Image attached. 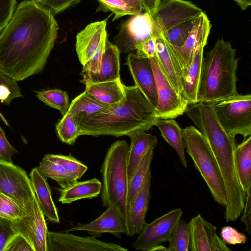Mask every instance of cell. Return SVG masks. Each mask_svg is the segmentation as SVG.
<instances>
[{"mask_svg": "<svg viewBox=\"0 0 251 251\" xmlns=\"http://www.w3.org/2000/svg\"><path fill=\"white\" fill-rule=\"evenodd\" d=\"M58 30L50 11L35 0L21 2L0 34V72L16 81L41 72Z\"/></svg>", "mask_w": 251, "mask_h": 251, "instance_id": "6da1fadb", "label": "cell"}, {"mask_svg": "<svg viewBox=\"0 0 251 251\" xmlns=\"http://www.w3.org/2000/svg\"><path fill=\"white\" fill-rule=\"evenodd\" d=\"M125 92L120 102L81 121L79 135L120 137L151 129L158 119L155 108L135 85H125Z\"/></svg>", "mask_w": 251, "mask_h": 251, "instance_id": "7a4b0ae2", "label": "cell"}, {"mask_svg": "<svg viewBox=\"0 0 251 251\" xmlns=\"http://www.w3.org/2000/svg\"><path fill=\"white\" fill-rule=\"evenodd\" d=\"M239 59L230 42L219 39L203 57L199 84L198 102L212 103L237 94Z\"/></svg>", "mask_w": 251, "mask_h": 251, "instance_id": "3957f363", "label": "cell"}, {"mask_svg": "<svg viewBox=\"0 0 251 251\" xmlns=\"http://www.w3.org/2000/svg\"><path fill=\"white\" fill-rule=\"evenodd\" d=\"M129 144L117 140L108 148L100 168L103 206H115L122 215L126 228L128 218V154Z\"/></svg>", "mask_w": 251, "mask_h": 251, "instance_id": "277c9868", "label": "cell"}, {"mask_svg": "<svg viewBox=\"0 0 251 251\" xmlns=\"http://www.w3.org/2000/svg\"><path fill=\"white\" fill-rule=\"evenodd\" d=\"M184 147L196 169L209 189L214 201L226 207V199L222 175L206 138L194 126L183 129Z\"/></svg>", "mask_w": 251, "mask_h": 251, "instance_id": "5b68a950", "label": "cell"}, {"mask_svg": "<svg viewBox=\"0 0 251 251\" xmlns=\"http://www.w3.org/2000/svg\"><path fill=\"white\" fill-rule=\"evenodd\" d=\"M217 119L229 135H251V94H237L211 103Z\"/></svg>", "mask_w": 251, "mask_h": 251, "instance_id": "8992f818", "label": "cell"}, {"mask_svg": "<svg viewBox=\"0 0 251 251\" xmlns=\"http://www.w3.org/2000/svg\"><path fill=\"white\" fill-rule=\"evenodd\" d=\"M183 213L180 208H175L151 223H145L133 247L141 251H165L166 247L161 244L169 240Z\"/></svg>", "mask_w": 251, "mask_h": 251, "instance_id": "52a82bcc", "label": "cell"}, {"mask_svg": "<svg viewBox=\"0 0 251 251\" xmlns=\"http://www.w3.org/2000/svg\"><path fill=\"white\" fill-rule=\"evenodd\" d=\"M25 208L26 214L12 221V227L16 234L21 235L29 242L34 251H47L48 231L35 194Z\"/></svg>", "mask_w": 251, "mask_h": 251, "instance_id": "ba28073f", "label": "cell"}, {"mask_svg": "<svg viewBox=\"0 0 251 251\" xmlns=\"http://www.w3.org/2000/svg\"><path fill=\"white\" fill-rule=\"evenodd\" d=\"M202 10L190 1L183 0H163L151 17L154 34L162 35L173 27L197 19Z\"/></svg>", "mask_w": 251, "mask_h": 251, "instance_id": "9c48e42d", "label": "cell"}, {"mask_svg": "<svg viewBox=\"0 0 251 251\" xmlns=\"http://www.w3.org/2000/svg\"><path fill=\"white\" fill-rule=\"evenodd\" d=\"M154 74L157 95L156 116L160 119H175L185 113L187 101L179 96L162 72L155 57L150 58Z\"/></svg>", "mask_w": 251, "mask_h": 251, "instance_id": "30bf717a", "label": "cell"}, {"mask_svg": "<svg viewBox=\"0 0 251 251\" xmlns=\"http://www.w3.org/2000/svg\"><path fill=\"white\" fill-rule=\"evenodd\" d=\"M0 193L25 207L35 194L26 172L13 162L0 160Z\"/></svg>", "mask_w": 251, "mask_h": 251, "instance_id": "8fae6325", "label": "cell"}, {"mask_svg": "<svg viewBox=\"0 0 251 251\" xmlns=\"http://www.w3.org/2000/svg\"><path fill=\"white\" fill-rule=\"evenodd\" d=\"M121 23L114 43L120 52L129 53L136 50L143 41L156 36L151 17L147 13H140Z\"/></svg>", "mask_w": 251, "mask_h": 251, "instance_id": "7c38bea8", "label": "cell"}, {"mask_svg": "<svg viewBox=\"0 0 251 251\" xmlns=\"http://www.w3.org/2000/svg\"><path fill=\"white\" fill-rule=\"evenodd\" d=\"M113 242L99 240L96 237H81L66 232L48 231L47 251H127Z\"/></svg>", "mask_w": 251, "mask_h": 251, "instance_id": "4fadbf2b", "label": "cell"}, {"mask_svg": "<svg viewBox=\"0 0 251 251\" xmlns=\"http://www.w3.org/2000/svg\"><path fill=\"white\" fill-rule=\"evenodd\" d=\"M211 27L210 21L203 11L196 19L191 32L183 46L176 47L167 42L181 68L183 78L192 62L197 48L203 44H207Z\"/></svg>", "mask_w": 251, "mask_h": 251, "instance_id": "5bb4252c", "label": "cell"}, {"mask_svg": "<svg viewBox=\"0 0 251 251\" xmlns=\"http://www.w3.org/2000/svg\"><path fill=\"white\" fill-rule=\"evenodd\" d=\"M188 224L189 251H231L217 234V228L200 214L191 219Z\"/></svg>", "mask_w": 251, "mask_h": 251, "instance_id": "9a60e30c", "label": "cell"}, {"mask_svg": "<svg viewBox=\"0 0 251 251\" xmlns=\"http://www.w3.org/2000/svg\"><path fill=\"white\" fill-rule=\"evenodd\" d=\"M126 64L138 87L155 108L157 102L156 81L150 59L137 54L130 53Z\"/></svg>", "mask_w": 251, "mask_h": 251, "instance_id": "2e32d148", "label": "cell"}, {"mask_svg": "<svg viewBox=\"0 0 251 251\" xmlns=\"http://www.w3.org/2000/svg\"><path fill=\"white\" fill-rule=\"evenodd\" d=\"M84 231L94 237H100L102 234L109 233L120 237L126 234V228L124 219L117 208L110 206L99 217L84 224H78L63 232Z\"/></svg>", "mask_w": 251, "mask_h": 251, "instance_id": "e0dca14e", "label": "cell"}, {"mask_svg": "<svg viewBox=\"0 0 251 251\" xmlns=\"http://www.w3.org/2000/svg\"><path fill=\"white\" fill-rule=\"evenodd\" d=\"M107 19L91 23L76 35V51L81 64L85 65L100 45L108 38Z\"/></svg>", "mask_w": 251, "mask_h": 251, "instance_id": "ac0fdd59", "label": "cell"}, {"mask_svg": "<svg viewBox=\"0 0 251 251\" xmlns=\"http://www.w3.org/2000/svg\"><path fill=\"white\" fill-rule=\"evenodd\" d=\"M155 57L172 86L183 98L182 71L168 43L161 35L157 36Z\"/></svg>", "mask_w": 251, "mask_h": 251, "instance_id": "d6986e66", "label": "cell"}, {"mask_svg": "<svg viewBox=\"0 0 251 251\" xmlns=\"http://www.w3.org/2000/svg\"><path fill=\"white\" fill-rule=\"evenodd\" d=\"M151 176L148 173L144 183L130 206L126 235L133 236L138 234L146 223L145 218L150 200Z\"/></svg>", "mask_w": 251, "mask_h": 251, "instance_id": "ffe728a7", "label": "cell"}, {"mask_svg": "<svg viewBox=\"0 0 251 251\" xmlns=\"http://www.w3.org/2000/svg\"><path fill=\"white\" fill-rule=\"evenodd\" d=\"M120 51L116 45L106 41L100 71L97 73H90L81 75V82L100 83L112 81L120 78Z\"/></svg>", "mask_w": 251, "mask_h": 251, "instance_id": "44dd1931", "label": "cell"}, {"mask_svg": "<svg viewBox=\"0 0 251 251\" xmlns=\"http://www.w3.org/2000/svg\"><path fill=\"white\" fill-rule=\"evenodd\" d=\"M128 136L131 141L128 154V176L129 181L136 172L144 157L157 146L156 136L145 131H137Z\"/></svg>", "mask_w": 251, "mask_h": 251, "instance_id": "7402d4cb", "label": "cell"}, {"mask_svg": "<svg viewBox=\"0 0 251 251\" xmlns=\"http://www.w3.org/2000/svg\"><path fill=\"white\" fill-rule=\"evenodd\" d=\"M30 180L42 211L47 219L54 223H59L60 218L53 201L50 188L47 179L38 172L36 167L30 173Z\"/></svg>", "mask_w": 251, "mask_h": 251, "instance_id": "603a6c76", "label": "cell"}, {"mask_svg": "<svg viewBox=\"0 0 251 251\" xmlns=\"http://www.w3.org/2000/svg\"><path fill=\"white\" fill-rule=\"evenodd\" d=\"M102 187V183L96 178L81 182L76 180L58 189V201L70 204L80 199H92L101 193Z\"/></svg>", "mask_w": 251, "mask_h": 251, "instance_id": "cb8c5ba5", "label": "cell"}, {"mask_svg": "<svg viewBox=\"0 0 251 251\" xmlns=\"http://www.w3.org/2000/svg\"><path fill=\"white\" fill-rule=\"evenodd\" d=\"M85 91L98 101L112 105L120 102L125 97V85L120 78L100 83H86Z\"/></svg>", "mask_w": 251, "mask_h": 251, "instance_id": "d4e9b609", "label": "cell"}, {"mask_svg": "<svg viewBox=\"0 0 251 251\" xmlns=\"http://www.w3.org/2000/svg\"><path fill=\"white\" fill-rule=\"evenodd\" d=\"M206 45L203 44L197 48L192 62L183 78V97L188 105L198 102V87L204 57V48Z\"/></svg>", "mask_w": 251, "mask_h": 251, "instance_id": "484cf974", "label": "cell"}, {"mask_svg": "<svg viewBox=\"0 0 251 251\" xmlns=\"http://www.w3.org/2000/svg\"><path fill=\"white\" fill-rule=\"evenodd\" d=\"M235 171L240 185L246 193L251 188V136L236 145L234 152Z\"/></svg>", "mask_w": 251, "mask_h": 251, "instance_id": "4316f807", "label": "cell"}, {"mask_svg": "<svg viewBox=\"0 0 251 251\" xmlns=\"http://www.w3.org/2000/svg\"><path fill=\"white\" fill-rule=\"evenodd\" d=\"M154 126L158 128L164 139L174 149L183 166L187 168L183 130L178 123L173 119L158 118Z\"/></svg>", "mask_w": 251, "mask_h": 251, "instance_id": "83f0119b", "label": "cell"}, {"mask_svg": "<svg viewBox=\"0 0 251 251\" xmlns=\"http://www.w3.org/2000/svg\"><path fill=\"white\" fill-rule=\"evenodd\" d=\"M110 106L98 101L84 91L72 100L68 112L78 126L83 120L107 110Z\"/></svg>", "mask_w": 251, "mask_h": 251, "instance_id": "f1b7e54d", "label": "cell"}, {"mask_svg": "<svg viewBox=\"0 0 251 251\" xmlns=\"http://www.w3.org/2000/svg\"><path fill=\"white\" fill-rule=\"evenodd\" d=\"M36 168L43 177L55 181L61 187L77 180L62 165L45 157L43 158Z\"/></svg>", "mask_w": 251, "mask_h": 251, "instance_id": "f546056e", "label": "cell"}, {"mask_svg": "<svg viewBox=\"0 0 251 251\" xmlns=\"http://www.w3.org/2000/svg\"><path fill=\"white\" fill-rule=\"evenodd\" d=\"M154 154V150H151L144 157L129 181L127 195L128 211L135 197L141 188L148 173L150 171Z\"/></svg>", "mask_w": 251, "mask_h": 251, "instance_id": "4dcf8cb0", "label": "cell"}, {"mask_svg": "<svg viewBox=\"0 0 251 251\" xmlns=\"http://www.w3.org/2000/svg\"><path fill=\"white\" fill-rule=\"evenodd\" d=\"M36 96L46 105L58 110L62 116L69 110V96L65 91L58 89L43 90L37 92Z\"/></svg>", "mask_w": 251, "mask_h": 251, "instance_id": "1f68e13d", "label": "cell"}, {"mask_svg": "<svg viewBox=\"0 0 251 251\" xmlns=\"http://www.w3.org/2000/svg\"><path fill=\"white\" fill-rule=\"evenodd\" d=\"M166 251H189L190 234L186 221L180 219L168 241Z\"/></svg>", "mask_w": 251, "mask_h": 251, "instance_id": "d6a6232c", "label": "cell"}, {"mask_svg": "<svg viewBox=\"0 0 251 251\" xmlns=\"http://www.w3.org/2000/svg\"><path fill=\"white\" fill-rule=\"evenodd\" d=\"M60 140L68 145H73L80 136L78 126L74 118L67 112L55 126Z\"/></svg>", "mask_w": 251, "mask_h": 251, "instance_id": "836d02e7", "label": "cell"}, {"mask_svg": "<svg viewBox=\"0 0 251 251\" xmlns=\"http://www.w3.org/2000/svg\"><path fill=\"white\" fill-rule=\"evenodd\" d=\"M45 158L58 163L73 174L78 180L88 170V167L71 155L47 154Z\"/></svg>", "mask_w": 251, "mask_h": 251, "instance_id": "e575fe53", "label": "cell"}, {"mask_svg": "<svg viewBox=\"0 0 251 251\" xmlns=\"http://www.w3.org/2000/svg\"><path fill=\"white\" fill-rule=\"evenodd\" d=\"M195 20L181 23L160 35L171 45L176 47H181L189 35Z\"/></svg>", "mask_w": 251, "mask_h": 251, "instance_id": "d590c367", "label": "cell"}, {"mask_svg": "<svg viewBox=\"0 0 251 251\" xmlns=\"http://www.w3.org/2000/svg\"><path fill=\"white\" fill-rule=\"evenodd\" d=\"M23 207L9 197L0 193V218L13 221L25 215Z\"/></svg>", "mask_w": 251, "mask_h": 251, "instance_id": "8d00e7d4", "label": "cell"}, {"mask_svg": "<svg viewBox=\"0 0 251 251\" xmlns=\"http://www.w3.org/2000/svg\"><path fill=\"white\" fill-rule=\"evenodd\" d=\"M99 4L98 9L104 12L110 11L114 14L113 21L124 16L134 15L138 13L122 0H95Z\"/></svg>", "mask_w": 251, "mask_h": 251, "instance_id": "74e56055", "label": "cell"}, {"mask_svg": "<svg viewBox=\"0 0 251 251\" xmlns=\"http://www.w3.org/2000/svg\"><path fill=\"white\" fill-rule=\"evenodd\" d=\"M40 5L55 15L78 4L81 0H35Z\"/></svg>", "mask_w": 251, "mask_h": 251, "instance_id": "f35d334b", "label": "cell"}, {"mask_svg": "<svg viewBox=\"0 0 251 251\" xmlns=\"http://www.w3.org/2000/svg\"><path fill=\"white\" fill-rule=\"evenodd\" d=\"M220 235L223 241L230 245L244 244L247 241L245 234L239 232L230 226L223 227Z\"/></svg>", "mask_w": 251, "mask_h": 251, "instance_id": "ab89813d", "label": "cell"}, {"mask_svg": "<svg viewBox=\"0 0 251 251\" xmlns=\"http://www.w3.org/2000/svg\"><path fill=\"white\" fill-rule=\"evenodd\" d=\"M106 40L100 45L91 59L83 66L81 75L90 73H97L100 71Z\"/></svg>", "mask_w": 251, "mask_h": 251, "instance_id": "60d3db41", "label": "cell"}, {"mask_svg": "<svg viewBox=\"0 0 251 251\" xmlns=\"http://www.w3.org/2000/svg\"><path fill=\"white\" fill-rule=\"evenodd\" d=\"M16 2V0H0V32L11 19Z\"/></svg>", "mask_w": 251, "mask_h": 251, "instance_id": "b9f144b4", "label": "cell"}, {"mask_svg": "<svg viewBox=\"0 0 251 251\" xmlns=\"http://www.w3.org/2000/svg\"><path fill=\"white\" fill-rule=\"evenodd\" d=\"M4 251H34V250L23 236L15 234L6 244Z\"/></svg>", "mask_w": 251, "mask_h": 251, "instance_id": "7bdbcfd3", "label": "cell"}, {"mask_svg": "<svg viewBox=\"0 0 251 251\" xmlns=\"http://www.w3.org/2000/svg\"><path fill=\"white\" fill-rule=\"evenodd\" d=\"M16 153L17 150L8 141L0 126V160L12 162V156Z\"/></svg>", "mask_w": 251, "mask_h": 251, "instance_id": "ee69618b", "label": "cell"}, {"mask_svg": "<svg viewBox=\"0 0 251 251\" xmlns=\"http://www.w3.org/2000/svg\"><path fill=\"white\" fill-rule=\"evenodd\" d=\"M15 234L12 227V221L0 218V251H4L6 244Z\"/></svg>", "mask_w": 251, "mask_h": 251, "instance_id": "f6af8a7d", "label": "cell"}, {"mask_svg": "<svg viewBox=\"0 0 251 251\" xmlns=\"http://www.w3.org/2000/svg\"><path fill=\"white\" fill-rule=\"evenodd\" d=\"M156 39L154 35L142 42L136 48V54L150 59L155 57Z\"/></svg>", "mask_w": 251, "mask_h": 251, "instance_id": "bcb514c9", "label": "cell"}, {"mask_svg": "<svg viewBox=\"0 0 251 251\" xmlns=\"http://www.w3.org/2000/svg\"><path fill=\"white\" fill-rule=\"evenodd\" d=\"M243 213L241 222L245 226L246 230L250 235L251 233V188L246 192Z\"/></svg>", "mask_w": 251, "mask_h": 251, "instance_id": "7dc6e473", "label": "cell"}, {"mask_svg": "<svg viewBox=\"0 0 251 251\" xmlns=\"http://www.w3.org/2000/svg\"><path fill=\"white\" fill-rule=\"evenodd\" d=\"M7 87L11 93V100L22 96L20 89L16 81L0 72V86Z\"/></svg>", "mask_w": 251, "mask_h": 251, "instance_id": "c3c4849f", "label": "cell"}, {"mask_svg": "<svg viewBox=\"0 0 251 251\" xmlns=\"http://www.w3.org/2000/svg\"><path fill=\"white\" fill-rule=\"evenodd\" d=\"M145 12L152 17L156 13L160 3L161 0H139Z\"/></svg>", "mask_w": 251, "mask_h": 251, "instance_id": "681fc988", "label": "cell"}, {"mask_svg": "<svg viewBox=\"0 0 251 251\" xmlns=\"http://www.w3.org/2000/svg\"><path fill=\"white\" fill-rule=\"evenodd\" d=\"M127 5L134 9L138 13H142L143 8L139 0H122Z\"/></svg>", "mask_w": 251, "mask_h": 251, "instance_id": "f907efd6", "label": "cell"}, {"mask_svg": "<svg viewBox=\"0 0 251 251\" xmlns=\"http://www.w3.org/2000/svg\"><path fill=\"white\" fill-rule=\"evenodd\" d=\"M243 10L246 9L251 5V0H233Z\"/></svg>", "mask_w": 251, "mask_h": 251, "instance_id": "816d5d0a", "label": "cell"}, {"mask_svg": "<svg viewBox=\"0 0 251 251\" xmlns=\"http://www.w3.org/2000/svg\"><path fill=\"white\" fill-rule=\"evenodd\" d=\"M0 118L1 119V120L3 121V122L5 123V124L8 126H9V123L7 120L5 119L4 116L2 114V113L0 111Z\"/></svg>", "mask_w": 251, "mask_h": 251, "instance_id": "f5cc1de1", "label": "cell"}]
</instances>
